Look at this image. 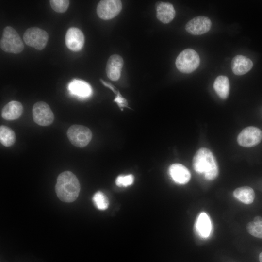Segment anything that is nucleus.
<instances>
[{
	"instance_id": "nucleus-1",
	"label": "nucleus",
	"mask_w": 262,
	"mask_h": 262,
	"mask_svg": "<svg viewBox=\"0 0 262 262\" xmlns=\"http://www.w3.org/2000/svg\"><path fill=\"white\" fill-rule=\"evenodd\" d=\"M80 184L76 176L69 171L60 173L57 177L55 192L58 198L65 202H72L78 197Z\"/></svg>"
},
{
	"instance_id": "nucleus-2",
	"label": "nucleus",
	"mask_w": 262,
	"mask_h": 262,
	"mask_svg": "<svg viewBox=\"0 0 262 262\" xmlns=\"http://www.w3.org/2000/svg\"><path fill=\"white\" fill-rule=\"evenodd\" d=\"M193 166L196 172L203 174L205 178L209 180H214L218 175V166L216 159L207 148H200L197 151L193 158Z\"/></svg>"
},
{
	"instance_id": "nucleus-3",
	"label": "nucleus",
	"mask_w": 262,
	"mask_h": 262,
	"mask_svg": "<svg viewBox=\"0 0 262 262\" xmlns=\"http://www.w3.org/2000/svg\"><path fill=\"white\" fill-rule=\"evenodd\" d=\"M0 46L5 52L19 53L24 49L23 43L16 31L11 26H6L3 31Z\"/></svg>"
},
{
	"instance_id": "nucleus-4",
	"label": "nucleus",
	"mask_w": 262,
	"mask_h": 262,
	"mask_svg": "<svg viewBox=\"0 0 262 262\" xmlns=\"http://www.w3.org/2000/svg\"><path fill=\"white\" fill-rule=\"evenodd\" d=\"M199 64L200 58L198 53L191 49H187L181 51L175 62L177 69L184 73L193 72L198 67Z\"/></svg>"
},
{
	"instance_id": "nucleus-5",
	"label": "nucleus",
	"mask_w": 262,
	"mask_h": 262,
	"mask_svg": "<svg viewBox=\"0 0 262 262\" xmlns=\"http://www.w3.org/2000/svg\"><path fill=\"white\" fill-rule=\"evenodd\" d=\"M67 136L70 142L75 146L83 147L90 142L92 137L91 130L87 127L73 125L67 131Z\"/></svg>"
},
{
	"instance_id": "nucleus-6",
	"label": "nucleus",
	"mask_w": 262,
	"mask_h": 262,
	"mask_svg": "<svg viewBox=\"0 0 262 262\" xmlns=\"http://www.w3.org/2000/svg\"><path fill=\"white\" fill-rule=\"evenodd\" d=\"M48 39L47 32L38 27L28 28L23 35V40L26 45L40 50L45 48Z\"/></svg>"
},
{
	"instance_id": "nucleus-7",
	"label": "nucleus",
	"mask_w": 262,
	"mask_h": 262,
	"mask_svg": "<svg viewBox=\"0 0 262 262\" xmlns=\"http://www.w3.org/2000/svg\"><path fill=\"white\" fill-rule=\"evenodd\" d=\"M34 121L39 125L47 126L53 121L54 116L49 105L45 102L35 103L32 109Z\"/></svg>"
},
{
	"instance_id": "nucleus-8",
	"label": "nucleus",
	"mask_w": 262,
	"mask_h": 262,
	"mask_svg": "<svg viewBox=\"0 0 262 262\" xmlns=\"http://www.w3.org/2000/svg\"><path fill=\"white\" fill-rule=\"evenodd\" d=\"M122 2L119 0H100L97 7L98 16L103 20H109L116 16L121 11Z\"/></svg>"
},
{
	"instance_id": "nucleus-9",
	"label": "nucleus",
	"mask_w": 262,
	"mask_h": 262,
	"mask_svg": "<svg viewBox=\"0 0 262 262\" xmlns=\"http://www.w3.org/2000/svg\"><path fill=\"white\" fill-rule=\"evenodd\" d=\"M262 139V131L259 128L249 126L243 129L237 137L238 144L250 147L258 145Z\"/></svg>"
},
{
	"instance_id": "nucleus-10",
	"label": "nucleus",
	"mask_w": 262,
	"mask_h": 262,
	"mask_svg": "<svg viewBox=\"0 0 262 262\" xmlns=\"http://www.w3.org/2000/svg\"><path fill=\"white\" fill-rule=\"evenodd\" d=\"M212 22L206 16H199L190 20L186 24L185 29L189 33L198 35L208 32L211 29Z\"/></svg>"
},
{
	"instance_id": "nucleus-11",
	"label": "nucleus",
	"mask_w": 262,
	"mask_h": 262,
	"mask_svg": "<svg viewBox=\"0 0 262 262\" xmlns=\"http://www.w3.org/2000/svg\"><path fill=\"white\" fill-rule=\"evenodd\" d=\"M67 47L73 51H79L83 47L84 36L81 30L76 27L68 29L65 36Z\"/></svg>"
},
{
	"instance_id": "nucleus-12",
	"label": "nucleus",
	"mask_w": 262,
	"mask_h": 262,
	"mask_svg": "<svg viewBox=\"0 0 262 262\" xmlns=\"http://www.w3.org/2000/svg\"><path fill=\"white\" fill-rule=\"evenodd\" d=\"M123 59L119 55H111L107 63L106 72L107 77L113 81L119 80L123 66Z\"/></svg>"
},
{
	"instance_id": "nucleus-13",
	"label": "nucleus",
	"mask_w": 262,
	"mask_h": 262,
	"mask_svg": "<svg viewBox=\"0 0 262 262\" xmlns=\"http://www.w3.org/2000/svg\"><path fill=\"white\" fill-rule=\"evenodd\" d=\"M69 92L81 98H87L92 93V89L90 85L86 82L74 79L67 86Z\"/></svg>"
},
{
	"instance_id": "nucleus-14",
	"label": "nucleus",
	"mask_w": 262,
	"mask_h": 262,
	"mask_svg": "<svg viewBox=\"0 0 262 262\" xmlns=\"http://www.w3.org/2000/svg\"><path fill=\"white\" fill-rule=\"evenodd\" d=\"M169 173L173 180L178 184H186L190 180V171L185 166L180 164H171L169 168Z\"/></svg>"
},
{
	"instance_id": "nucleus-15",
	"label": "nucleus",
	"mask_w": 262,
	"mask_h": 262,
	"mask_svg": "<svg viewBox=\"0 0 262 262\" xmlns=\"http://www.w3.org/2000/svg\"><path fill=\"white\" fill-rule=\"evenodd\" d=\"M157 19L164 24L170 22L175 16L173 5L169 2H161L156 5Z\"/></svg>"
},
{
	"instance_id": "nucleus-16",
	"label": "nucleus",
	"mask_w": 262,
	"mask_h": 262,
	"mask_svg": "<svg viewBox=\"0 0 262 262\" xmlns=\"http://www.w3.org/2000/svg\"><path fill=\"white\" fill-rule=\"evenodd\" d=\"M253 66L252 61L246 56L238 55L231 61V69L236 75H242L248 72Z\"/></svg>"
},
{
	"instance_id": "nucleus-17",
	"label": "nucleus",
	"mask_w": 262,
	"mask_h": 262,
	"mask_svg": "<svg viewBox=\"0 0 262 262\" xmlns=\"http://www.w3.org/2000/svg\"><path fill=\"white\" fill-rule=\"evenodd\" d=\"M23 110V106L20 102L11 101L3 108L1 116L7 120H15L21 115Z\"/></svg>"
},
{
	"instance_id": "nucleus-18",
	"label": "nucleus",
	"mask_w": 262,
	"mask_h": 262,
	"mask_svg": "<svg viewBox=\"0 0 262 262\" xmlns=\"http://www.w3.org/2000/svg\"><path fill=\"white\" fill-rule=\"evenodd\" d=\"M195 228L197 234L202 238L208 237L212 229L211 222L209 217L205 213H201L198 216Z\"/></svg>"
},
{
	"instance_id": "nucleus-19",
	"label": "nucleus",
	"mask_w": 262,
	"mask_h": 262,
	"mask_svg": "<svg viewBox=\"0 0 262 262\" xmlns=\"http://www.w3.org/2000/svg\"><path fill=\"white\" fill-rule=\"evenodd\" d=\"M213 87L218 96L223 99H226L229 92V82L225 76H219L215 80Z\"/></svg>"
},
{
	"instance_id": "nucleus-20",
	"label": "nucleus",
	"mask_w": 262,
	"mask_h": 262,
	"mask_svg": "<svg viewBox=\"0 0 262 262\" xmlns=\"http://www.w3.org/2000/svg\"><path fill=\"white\" fill-rule=\"evenodd\" d=\"M234 196L246 204L252 203L255 198V192L249 186H244L236 189L233 193Z\"/></svg>"
},
{
	"instance_id": "nucleus-21",
	"label": "nucleus",
	"mask_w": 262,
	"mask_h": 262,
	"mask_svg": "<svg viewBox=\"0 0 262 262\" xmlns=\"http://www.w3.org/2000/svg\"><path fill=\"white\" fill-rule=\"evenodd\" d=\"M0 143L5 147L13 145L16 140L14 131L9 127L2 125L0 127Z\"/></svg>"
},
{
	"instance_id": "nucleus-22",
	"label": "nucleus",
	"mask_w": 262,
	"mask_h": 262,
	"mask_svg": "<svg viewBox=\"0 0 262 262\" xmlns=\"http://www.w3.org/2000/svg\"><path fill=\"white\" fill-rule=\"evenodd\" d=\"M92 200L95 206L100 210H106L108 207V199L106 196L100 191H98L94 195Z\"/></svg>"
},
{
	"instance_id": "nucleus-23",
	"label": "nucleus",
	"mask_w": 262,
	"mask_h": 262,
	"mask_svg": "<svg viewBox=\"0 0 262 262\" xmlns=\"http://www.w3.org/2000/svg\"><path fill=\"white\" fill-rule=\"evenodd\" d=\"M246 229L251 235L262 239V221L249 222L246 226Z\"/></svg>"
},
{
	"instance_id": "nucleus-24",
	"label": "nucleus",
	"mask_w": 262,
	"mask_h": 262,
	"mask_svg": "<svg viewBox=\"0 0 262 262\" xmlns=\"http://www.w3.org/2000/svg\"><path fill=\"white\" fill-rule=\"evenodd\" d=\"M49 3L54 11L58 13H64L68 7L69 1L67 0H50Z\"/></svg>"
},
{
	"instance_id": "nucleus-25",
	"label": "nucleus",
	"mask_w": 262,
	"mask_h": 262,
	"mask_svg": "<svg viewBox=\"0 0 262 262\" xmlns=\"http://www.w3.org/2000/svg\"><path fill=\"white\" fill-rule=\"evenodd\" d=\"M134 181V176L131 174L120 175L115 180L116 184L119 187H127L131 185Z\"/></svg>"
},
{
	"instance_id": "nucleus-26",
	"label": "nucleus",
	"mask_w": 262,
	"mask_h": 262,
	"mask_svg": "<svg viewBox=\"0 0 262 262\" xmlns=\"http://www.w3.org/2000/svg\"><path fill=\"white\" fill-rule=\"evenodd\" d=\"M114 101L117 103L118 105L120 107H127V100L122 97L120 92L117 95V96L115 97L114 99Z\"/></svg>"
},
{
	"instance_id": "nucleus-27",
	"label": "nucleus",
	"mask_w": 262,
	"mask_h": 262,
	"mask_svg": "<svg viewBox=\"0 0 262 262\" xmlns=\"http://www.w3.org/2000/svg\"><path fill=\"white\" fill-rule=\"evenodd\" d=\"M253 221H255V222L262 221V217L261 216H256L254 218Z\"/></svg>"
},
{
	"instance_id": "nucleus-28",
	"label": "nucleus",
	"mask_w": 262,
	"mask_h": 262,
	"mask_svg": "<svg viewBox=\"0 0 262 262\" xmlns=\"http://www.w3.org/2000/svg\"><path fill=\"white\" fill-rule=\"evenodd\" d=\"M259 261L260 262H262V252L259 255Z\"/></svg>"
}]
</instances>
